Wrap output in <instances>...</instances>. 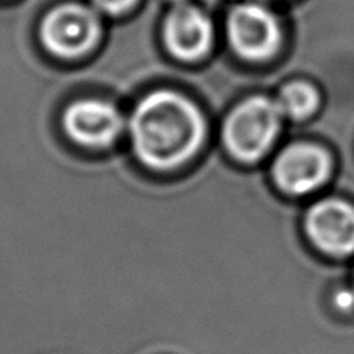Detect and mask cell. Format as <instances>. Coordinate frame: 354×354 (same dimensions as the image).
<instances>
[{
	"mask_svg": "<svg viewBox=\"0 0 354 354\" xmlns=\"http://www.w3.org/2000/svg\"><path fill=\"white\" fill-rule=\"evenodd\" d=\"M130 137L137 158L156 169L189 161L203 145L206 123L201 111L183 95L154 92L135 107Z\"/></svg>",
	"mask_w": 354,
	"mask_h": 354,
	"instance_id": "obj_1",
	"label": "cell"
},
{
	"mask_svg": "<svg viewBox=\"0 0 354 354\" xmlns=\"http://www.w3.org/2000/svg\"><path fill=\"white\" fill-rule=\"evenodd\" d=\"M282 116L277 100L266 97H251L244 100L225 121V145L239 161H258L275 142Z\"/></svg>",
	"mask_w": 354,
	"mask_h": 354,
	"instance_id": "obj_2",
	"label": "cell"
},
{
	"mask_svg": "<svg viewBox=\"0 0 354 354\" xmlns=\"http://www.w3.org/2000/svg\"><path fill=\"white\" fill-rule=\"evenodd\" d=\"M99 33V17L78 3H66L48 12L40 28L45 48L59 57L86 54L97 44Z\"/></svg>",
	"mask_w": 354,
	"mask_h": 354,
	"instance_id": "obj_3",
	"label": "cell"
},
{
	"mask_svg": "<svg viewBox=\"0 0 354 354\" xmlns=\"http://www.w3.org/2000/svg\"><path fill=\"white\" fill-rule=\"evenodd\" d=\"M228 40L232 48L251 61L272 57L280 45L277 17L258 3H242L228 16Z\"/></svg>",
	"mask_w": 354,
	"mask_h": 354,
	"instance_id": "obj_4",
	"label": "cell"
},
{
	"mask_svg": "<svg viewBox=\"0 0 354 354\" xmlns=\"http://www.w3.org/2000/svg\"><path fill=\"white\" fill-rule=\"evenodd\" d=\"M330 171V156L324 149L313 144H294L277 158L273 178L283 192L303 196L324 185Z\"/></svg>",
	"mask_w": 354,
	"mask_h": 354,
	"instance_id": "obj_5",
	"label": "cell"
},
{
	"mask_svg": "<svg viewBox=\"0 0 354 354\" xmlns=\"http://www.w3.org/2000/svg\"><path fill=\"white\" fill-rule=\"evenodd\" d=\"M306 232L318 249L327 254L354 252V207L341 199H325L306 214Z\"/></svg>",
	"mask_w": 354,
	"mask_h": 354,
	"instance_id": "obj_6",
	"label": "cell"
},
{
	"mask_svg": "<svg viewBox=\"0 0 354 354\" xmlns=\"http://www.w3.org/2000/svg\"><path fill=\"white\" fill-rule=\"evenodd\" d=\"M69 137L86 147H106L120 135L123 120L113 104L99 99L76 100L64 113Z\"/></svg>",
	"mask_w": 354,
	"mask_h": 354,
	"instance_id": "obj_7",
	"label": "cell"
},
{
	"mask_svg": "<svg viewBox=\"0 0 354 354\" xmlns=\"http://www.w3.org/2000/svg\"><path fill=\"white\" fill-rule=\"evenodd\" d=\"M165 44L175 57L199 59L213 44V24L197 7L176 3L165 21Z\"/></svg>",
	"mask_w": 354,
	"mask_h": 354,
	"instance_id": "obj_8",
	"label": "cell"
},
{
	"mask_svg": "<svg viewBox=\"0 0 354 354\" xmlns=\"http://www.w3.org/2000/svg\"><path fill=\"white\" fill-rule=\"evenodd\" d=\"M318 102H320V97H318L317 88L306 82H292L286 85L277 100L282 114L294 120H303L313 114Z\"/></svg>",
	"mask_w": 354,
	"mask_h": 354,
	"instance_id": "obj_9",
	"label": "cell"
},
{
	"mask_svg": "<svg viewBox=\"0 0 354 354\" xmlns=\"http://www.w3.org/2000/svg\"><path fill=\"white\" fill-rule=\"evenodd\" d=\"M135 2H137V0H93V3L107 14L124 12V10H128L130 7H133Z\"/></svg>",
	"mask_w": 354,
	"mask_h": 354,
	"instance_id": "obj_10",
	"label": "cell"
},
{
	"mask_svg": "<svg viewBox=\"0 0 354 354\" xmlns=\"http://www.w3.org/2000/svg\"><path fill=\"white\" fill-rule=\"evenodd\" d=\"M337 306L344 311H351L354 308V292H341L337 296Z\"/></svg>",
	"mask_w": 354,
	"mask_h": 354,
	"instance_id": "obj_11",
	"label": "cell"
},
{
	"mask_svg": "<svg viewBox=\"0 0 354 354\" xmlns=\"http://www.w3.org/2000/svg\"><path fill=\"white\" fill-rule=\"evenodd\" d=\"M175 2H176V3H183V0H175Z\"/></svg>",
	"mask_w": 354,
	"mask_h": 354,
	"instance_id": "obj_12",
	"label": "cell"
}]
</instances>
